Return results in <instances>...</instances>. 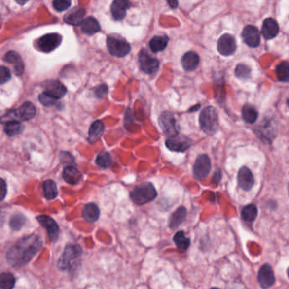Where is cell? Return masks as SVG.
<instances>
[{
  "instance_id": "obj_27",
  "label": "cell",
  "mask_w": 289,
  "mask_h": 289,
  "mask_svg": "<svg viewBox=\"0 0 289 289\" xmlns=\"http://www.w3.org/2000/svg\"><path fill=\"white\" fill-rule=\"evenodd\" d=\"M81 31L88 35H94L101 30L100 25L94 17H88L81 23Z\"/></svg>"
},
{
  "instance_id": "obj_49",
  "label": "cell",
  "mask_w": 289,
  "mask_h": 289,
  "mask_svg": "<svg viewBox=\"0 0 289 289\" xmlns=\"http://www.w3.org/2000/svg\"><path fill=\"white\" fill-rule=\"evenodd\" d=\"M218 289V288H212V289Z\"/></svg>"
},
{
  "instance_id": "obj_44",
  "label": "cell",
  "mask_w": 289,
  "mask_h": 289,
  "mask_svg": "<svg viewBox=\"0 0 289 289\" xmlns=\"http://www.w3.org/2000/svg\"><path fill=\"white\" fill-rule=\"evenodd\" d=\"M168 3L169 6L171 7L172 9H177L178 6V0H166Z\"/></svg>"
},
{
  "instance_id": "obj_8",
  "label": "cell",
  "mask_w": 289,
  "mask_h": 289,
  "mask_svg": "<svg viewBox=\"0 0 289 289\" xmlns=\"http://www.w3.org/2000/svg\"><path fill=\"white\" fill-rule=\"evenodd\" d=\"M62 36L58 33H49L37 41V48L43 53H50L61 44Z\"/></svg>"
},
{
  "instance_id": "obj_35",
  "label": "cell",
  "mask_w": 289,
  "mask_h": 289,
  "mask_svg": "<svg viewBox=\"0 0 289 289\" xmlns=\"http://www.w3.org/2000/svg\"><path fill=\"white\" fill-rule=\"evenodd\" d=\"M25 223H26V218L24 215L21 213H15L10 218L9 226L14 231H19L22 228V226H24Z\"/></svg>"
},
{
  "instance_id": "obj_10",
  "label": "cell",
  "mask_w": 289,
  "mask_h": 289,
  "mask_svg": "<svg viewBox=\"0 0 289 289\" xmlns=\"http://www.w3.org/2000/svg\"><path fill=\"white\" fill-rule=\"evenodd\" d=\"M36 220L39 223L41 226L45 228L50 241H57L59 235H60V227L58 226L57 223L54 221V219L47 215H40V216L36 217Z\"/></svg>"
},
{
  "instance_id": "obj_17",
  "label": "cell",
  "mask_w": 289,
  "mask_h": 289,
  "mask_svg": "<svg viewBox=\"0 0 289 289\" xmlns=\"http://www.w3.org/2000/svg\"><path fill=\"white\" fill-rule=\"evenodd\" d=\"M238 182L239 187L245 191L253 188L254 184L253 173L248 167H243L239 169L238 174Z\"/></svg>"
},
{
  "instance_id": "obj_6",
  "label": "cell",
  "mask_w": 289,
  "mask_h": 289,
  "mask_svg": "<svg viewBox=\"0 0 289 289\" xmlns=\"http://www.w3.org/2000/svg\"><path fill=\"white\" fill-rule=\"evenodd\" d=\"M159 125L164 134L170 137L178 134V125L173 113L165 111L159 117Z\"/></svg>"
},
{
  "instance_id": "obj_39",
  "label": "cell",
  "mask_w": 289,
  "mask_h": 289,
  "mask_svg": "<svg viewBox=\"0 0 289 289\" xmlns=\"http://www.w3.org/2000/svg\"><path fill=\"white\" fill-rule=\"evenodd\" d=\"M38 100H39L40 102H41L43 106H45V107H52V106H54V105H56L58 103V100L53 98L52 96L48 95V94L44 93V92L40 94Z\"/></svg>"
},
{
  "instance_id": "obj_18",
  "label": "cell",
  "mask_w": 289,
  "mask_h": 289,
  "mask_svg": "<svg viewBox=\"0 0 289 289\" xmlns=\"http://www.w3.org/2000/svg\"><path fill=\"white\" fill-rule=\"evenodd\" d=\"M3 60L13 66L16 75H21L24 72L25 66L21 55L15 51H9L3 57Z\"/></svg>"
},
{
  "instance_id": "obj_41",
  "label": "cell",
  "mask_w": 289,
  "mask_h": 289,
  "mask_svg": "<svg viewBox=\"0 0 289 289\" xmlns=\"http://www.w3.org/2000/svg\"><path fill=\"white\" fill-rule=\"evenodd\" d=\"M11 79V73L9 69L4 66H1L0 68V84L3 85Z\"/></svg>"
},
{
  "instance_id": "obj_11",
  "label": "cell",
  "mask_w": 289,
  "mask_h": 289,
  "mask_svg": "<svg viewBox=\"0 0 289 289\" xmlns=\"http://www.w3.org/2000/svg\"><path fill=\"white\" fill-rule=\"evenodd\" d=\"M166 146L172 152H184L192 146V140L183 135L178 134L168 138L166 141Z\"/></svg>"
},
{
  "instance_id": "obj_23",
  "label": "cell",
  "mask_w": 289,
  "mask_h": 289,
  "mask_svg": "<svg viewBox=\"0 0 289 289\" xmlns=\"http://www.w3.org/2000/svg\"><path fill=\"white\" fill-rule=\"evenodd\" d=\"M105 132V125L101 120L94 121L90 126L88 131V141L89 143L94 144L100 140Z\"/></svg>"
},
{
  "instance_id": "obj_21",
  "label": "cell",
  "mask_w": 289,
  "mask_h": 289,
  "mask_svg": "<svg viewBox=\"0 0 289 289\" xmlns=\"http://www.w3.org/2000/svg\"><path fill=\"white\" fill-rule=\"evenodd\" d=\"M199 56L195 52L190 51L181 58V65L187 71H193L199 66Z\"/></svg>"
},
{
  "instance_id": "obj_46",
  "label": "cell",
  "mask_w": 289,
  "mask_h": 289,
  "mask_svg": "<svg viewBox=\"0 0 289 289\" xmlns=\"http://www.w3.org/2000/svg\"><path fill=\"white\" fill-rule=\"evenodd\" d=\"M199 107H200V106H199V105H197V106H195V107H193V108H191V109H190V112H193V110H197V109H198V108H199Z\"/></svg>"
},
{
  "instance_id": "obj_13",
  "label": "cell",
  "mask_w": 289,
  "mask_h": 289,
  "mask_svg": "<svg viewBox=\"0 0 289 289\" xmlns=\"http://www.w3.org/2000/svg\"><path fill=\"white\" fill-rule=\"evenodd\" d=\"M44 93L52 96L53 98L59 100L67 95V87L59 81H48L43 84Z\"/></svg>"
},
{
  "instance_id": "obj_36",
  "label": "cell",
  "mask_w": 289,
  "mask_h": 289,
  "mask_svg": "<svg viewBox=\"0 0 289 289\" xmlns=\"http://www.w3.org/2000/svg\"><path fill=\"white\" fill-rule=\"evenodd\" d=\"M277 79L283 82L289 81V63L282 62L277 65Z\"/></svg>"
},
{
  "instance_id": "obj_5",
  "label": "cell",
  "mask_w": 289,
  "mask_h": 289,
  "mask_svg": "<svg viewBox=\"0 0 289 289\" xmlns=\"http://www.w3.org/2000/svg\"><path fill=\"white\" fill-rule=\"evenodd\" d=\"M107 48L109 54L118 58L126 56L131 51V46L129 43L125 39L116 36H108Z\"/></svg>"
},
{
  "instance_id": "obj_4",
  "label": "cell",
  "mask_w": 289,
  "mask_h": 289,
  "mask_svg": "<svg viewBox=\"0 0 289 289\" xmlns=\"http://www.w3.org/2000/svg\"><path fill=\"white\" fill-rule=\"evenodd\" d=\"M81 248L78 245H67L58 261V267L61 271H67L72 268L73 262L81 257Z\"/></svg>"
},
{
  "instance_id": "obj_48",
  "label": "cell",
  "mask_w": 289,
  "mask_h": 289,
  "mask_svg": "<svg viewBox=\"0 0 289 289\" xmlns=\"http://www.w3.org/2000/svg\"><path fill=\"white\" fill-rule=\"evenodd\" d=\"M288 276H289V268L288 269Z\"/></svg>"
},
{
  "instance_id": "obj_33",
  "label": "cell",
  "mask_w": 289,
  "mask_h": 289,
  "mask_svg": "<svg viewBox=\"0 0 289 289\" xmlns=\"http://www.w3.org/2000/svg\"><path fill=\"white\" fill-rule=\"evenodd\" d=\"M177 247L181 251H187L190 246V239L186 237L183 231H179L173 238Z\"/></svg>"
},
{
  "instance_id": "obj_12",
  "label": "cell",
  "mask_w": 289,
  "mask_h": 289,
  "mask_svg": "<svg viewBox=\"0 0 289 289\" xmlns=\"http://www.w3.org/2000/svg\"><path fill=\"white\" fill-rule=\"evenodd\" d=\"M236 48L237 43L235 38L230 34H224L220 36L217 43L218 52L223 56H230L234 54Z\"/></svg>"
},
{
  "instance_id": "obj_40",
  "label": "cell",
  "mask_w": 289,
  "mask_h": 289,
  "mask_svg": "<svg viewBox=\"0 0 289 289\" xmlns=\"http://www.w3.org/2000/svg\"><path fill=\"white\" fill-rule=\"evenodd\" d=\"M72 4V0H54L53 6L58 12H62L67 10Z\"/></svg>"
},
{
  "instance_id": "obj_16",
  "label": "cell",
  "mask_w": 289,
  "mask_h": 289,
  "mask_svg": "<svg viewBox=\"0 0 289 289\" xmlns=\"http://www.w3.org/2000/svg\"><path fill=\"white\" fill-rule=\"evenodd\" d=\"M258 280L259 285L264 289H269L274 284L276 279L271 265L265 264L260 267L258 273Z\"/></svg>"
},
{
  "instance_id": "obj_32",
  "label": "cell",
  "mask_w": 289,
  "mask_h": 289,
  "mask_svg": "<svg viewBox=\"0 0 289 289\" xmlns=\"http://www.w3.org/2000/svg\"><path fill=\"white\" fill-rule=\"evenodd\" d=\"M257 215H258V209L257 206L253 204H250L242 209L241 217L243 220L245 222H249V223L253 222L257 218Z\"/></svg>"
},
{
  "instance_id": "obj_7",
  "label": "cell",
  "mask_w": 289,
  "mask_h": 289,
  "mask_svg": "<svg viewBox=\"0 0 289 289\" xmlns=\"http://www.w3.org/2000/svg\"><path fill=\"white\" fill-rule=\"evenodd\" d=\"M139 64L142 71L145 74L152 75L159 69L160 62L159 60L149 55L146 49H142L139 55Z\"/></svg>"
},
{
  "instance_id": "obj_26",
  "label": "cell",
  "mask_w": 289,
  "mask_h": 289,
  "mask_svg": "<svg viewBox=\"0 0 289 289\" xmlns=\"http://www.w3.org/2000/svg\"><path fill=\"white\" fill-rule=\"evenodd\" d=\"M85 9L75 8L65 16V21L72 26H78L84 21Z\"/></svg>"
},
{
  "instance_id": "obj_47",
  "label": "cell",
  "mask_w": 289,
  "mask_h": 289,
  "mask_svg": "<svg viewBox=\"0 0 289 289\" xmlns=\"http://www.w3.org/2000/svg\"><path fill=\"white\" fill-rule=\"evenodd\" d=\"M287 103H288V106H289V98L288 99V101H287Z\"/></svg>"
},
{
  "instance_id": "obj_25",
  "label": "cell",
  "mask_w": 289,
  "mask_h": 289,
  "mask_svg": "<svg viewBox=\"0 0 289 289\" xmlns=\"http://www.w3.org/2000/svg\"><path fill=\"white\" fill-rule=\"evenodd\" d=\"M187 217V209L184 206H180L172 213L169 219V226L171 229H176L180 226Z\"/></svg>"
},
{
  "instance_id": "obj_30",
  "label": "cell",
  "mask_w": 289,
  "mask_h": 289,
  "mask_svg": "<svg viewBox=\"0 0 289 289\" xmlns=\"http://www.w3.org/2000/svg\"><path fill=\"white\" fill-rule=\"evenodd\" d=\"M259 113L255 108L250 104L244 105L242 109V116L244 121L249 124H253L258 119Z\"/></svg>"
},
{
  "instance_id": "obj_38",
  "label": "cell",
  "mask_w": 289,
  "mask_h": 289,
  "mask_svg": "<svg viewBox=\"0 0 289 289\" xmlns=\"http://www.w3.org/2000/svg\"><path fill=\"white\" fill-rule=\"evenodd\" d=\"M251 69L249 66L244 64H239L236 67L235 75L237 77L242 78V79H246L250 77Z\"/></svg>"
},
{
  "instance_id": "obj_19",
  "label": "cell",
  "mask_w": 289,
  "mask_h": 289,
  "mask_svg": "<svg viewBox=\"0 0 289 289\" xmlns=\"http://www.w3.org/2000/svg\"><path fill=\"white\" fill-rule=\"evenodd\" d=\"M130 0H114L111 5V13L116 21H121L127 15V10L130 9Z\"/></svg>"
},
{
  "instance_id": "obj_1",
  "label": "cell",
  "mask_w": 289,
  "mask_h": 289,
  "mask_svg": "<svg viewBox=\"0 0 289 289\" xmlns=\"http://www.w3.org/2000/svg\"><path fill=\"white\" fill-rule=\"evenodd\" d=\"M42 245L43 242L39 236H25L9 248L6 254L7 261L15 268L22 267L42 250Z\"/></svg>"
},
{
  "instance_id": "obj_29",
  "label": "cell",
  "mask_w": 289,
  "mask_h": 289,
  "mask_svg": "<svg viewBox=\"0 0 289 289\" xmlns=\"http://www.w3.org/2000/svg\"><path fill=\"white\" fill-rule=\"evenodd\" d=\"M169 38L166 36H154L149 42V48L154 53L163 51L168 44Z\"/></svg>"
},
{
  "instance_id": "obj_14",
  "label": "cell",
  "mask_w": 289,
  "mask_h": 289,
  "mask_svg": "<svg viewBox=\"0 0 289 289\" xmlns=\"http://www.w3.org/2000/svg\"><path fill=\"white\" fill-rule=\"evenodd\" d=\"M242 38L250 48H257L260 43V33L253 26H247L242 32Z\"/></svg>"
},
{
  "instance_id": "obj_20",
  "label": "cell",
  "mask_w": 289,
  "mask_h": 289,
  "mask_svg": "<svg viewBox=\"0 0 289 289\" xmlns=\"http://www.w3.org/2000/svg\"><path fill=\"white\" fill-rule=\"evenodd\" d=\"M279 32V26L277 21L272 18L265 19L263 22L262 33L263 36L266 40H271L277 36Z\"/></svg>"
},
{
  "instance_id": "obj_37",
  "label": "cell",
  "mask_w": 289,
  "mask_h": 289,
  "mask_svg": "<svg viewBox=\"0 0 289 289\" xmlns=\"http://www.w3.org/2000/svg\"><path fill=\"white\" fill-rule=\"evenodd\" d=\"M95 162H96L97 165L99 167H103V168H107V167H109L111 165V156H110V154L108 152H100V154L97 156Z\"/></svg>"
},
{
  "instance_id": "obj_43",
  "label": "cell",
  "mask_w": 289,
  "mask_h": 289,
  "mask_svg": "<svg viewBox=\"0 0 289 289\" xmlns=\"http://www.w3.org/2000/svg\"><path fill=\"white\" fill-rule=\"evenodd\" d=\"M0 190H1V200H3L7 194V185L3 179H1Z\"/></svg>"
},
{
  "instance_id": "obj_24",
  "label": "cell",
  "mask_w": 289,
  "mask_h": 289,
  "mask_svg": "<svg viewBox=\"0 0 289 289\" xmlns=\"http://www.w3.org/2000/svg\"><path fill=\"white\" fill-rule=\"evenodd\" d=\"M100 211L95 203H88L82 210V217L88 223H95L100 218Z\"/></svg>"
},
{
  "instance_id": "obj_34",
  "label": "cell",
  "mask_w": 289,
  "mask_h": 289,
  "mask_svg": "<svg viewBox=\"0 0 289 289\" xmlns=\"http://www.w3.org/2000/svg\"><path fill=\"white\" fill-rule=\"evenodd\" d=\"M15 278L14 275L9 272H4L0 276V287L1 289H13L15 287Z\"/></svg>"
},
{
  "instance_id": "obj_9",
  "label": "cell",
  "mask_w": 289,
  "mask_h": 289,
  "mask_svg": "<svg viewBox=\"0 0 289 289\" xmlns=\"http://www.w3.org/2000/svg\"><path fill=\"white\" fill-rule=\"evenodd\" d=\"M211 169V162L210 158L205 154L199 155L196 158L193 165V174L196 179L201 180L208 176Z\"/></svg>"
},
{
  "instance_id": "obj_45",
  "label": "cell",
  "mask_w": 289,
  "mask_h": 289,
  "mask_svg": "<svg viewBox=\"0 0 289 289\" xmlns=\"http://www.w3.org/2000/svg\"><path fill=\"white\" fill-rule=\"evenodd\" d=\"M29 0H15L16 3H19L20 5H24L25 3H27Z\"/></svg>"
},
{
  "instance_id": "obj_15",
  "label": "cell",
  "mask_w": 289,
  "mask_h": 289,
  "mask_svg": "<svg viewBox=\"0 0 289 289\" xmlns=\"http://www.w3.org/2000/svg\"><path fill=\"white\" fill-rule=\"evenodd\" d=\"M14 115L16 119L21 121L33 120L36 116V109L30 101H26L21 107L14 110Z\"/></svg>"
},
{
  "instance_id": "obj_2",
  "label": "cell",
  "mask_w": 289,
  "mask_h": 289,
  "mask_svg": "<svg viewBox=\"0 0 289 289\" xmlns=\"http://www.w3.org/2000/svg\"><path fill=\"white\" fill-rule=\"evenodd\" d=\"M130 197L137 205H144L153 201L156 198V189L154 188L152 183H144L133 189Z\"/></svg>"
},
{
  "instance_id": "obj_3",
  "label": "cell",
  "mask_w": 289,
  "mask_h": 289,
  "mask_svg": "<svg viewBox=\"0 0 289 289\" xmlns=\"http://www.w3.org/2000/svg\"><path fill=\"white\" fill-rule=\"evenodd\" d=\"M199 125L205 134L212 135L219 128V119L216 108L213 107H205L199 115Z\"/></svg>"
},
{
  "instance_id": "obj_28",
  "label": "cell",
  "mask_w": 289,
  "mask_h": 289,
  "mask_svg": "<svg viewBox=\"0 0 289 289\" xmlns=\"http://www.w3.org/2000/svg\"><path fill=\"white\" fill-rule=\"evenodd\" d=\"M24 130V126L17 120H10L4 125V132L8 136H16Z\"/></svg>"
},
{
  "instance_id": "obj_22",
  "label": "cell",
  "mask_w": 289,
  "mask_h": 289,
  "mask_svg": "<svg viewBox=\"0 0 289 289\" xmlns=\"http://www.w3.org/2000/svg\"><path fill=\"white\" fill-rule=\"evenodd\" d=\"M63 179L70 185H77L81 182L82 174L76 167L73 166H67L63 171Z\"/></svg>"
},
{
  "instance_id": "obj_42",
  "label": "cell",
  "mask_w": 289,
  "mask_h": 289,
  "mask_svg": "<svg viewBox=\"0 0 289 289\" xmlns=\"http://www.w3.org/2000/svg\"><path fill=\"white\" fill-rule=\"evenodd\" d=\"M108 88L106 84H101L100 86L95 88L94 94L96 96L97 98H103L104 96L108 95Z\"/></svg>"
},
{
  "instance_id": "obj_31",
  "label": "cell",
  "mask_w": 289,
  "mask_h": 289,
  "mask_svg": "<svg viewBox=\"0 0 289 289\" xmlns=\"http://www.w3.org/2000/svg\"><path fill=\"white\" fill-rule=\"evenodd\" d=\"M43 191L47 200H54L58 196L57 185L51 179H48L43 183Z\"/></svg>"
}]
</instances>
